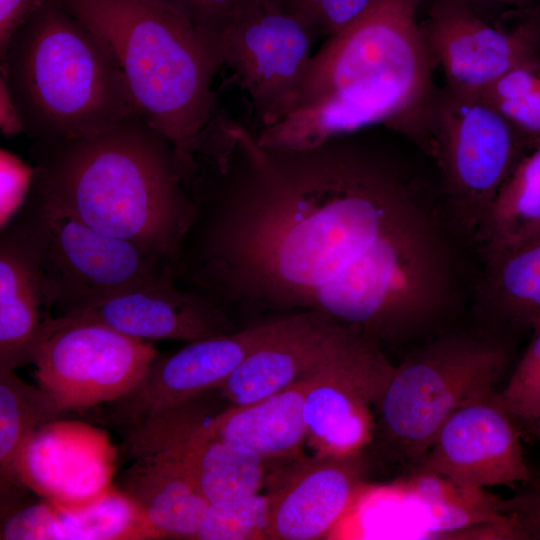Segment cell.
<instances>
[{
    "label": "cell",
    "instance_id": "6da1fadb",
    "mask_svg": "<svg viewBox=\"0 0 540 540\" xmlns=\"http://www.w3.org/2000/svg\"><path fill=\"white\" fill-rule=\"evenodd\" d=\"M377 126L303 150L261 146L234 119L204 171L211 216L198 280L217 296L314 311L398 342L441 310L453 282L426 169Z\"/></svg>",
    "mask_w": 540,
    "mask_h": 540
},
{
    "label": "cell",
    "instance_id": "7a4b0ae2",
    "mask_svg": "<svg viewBox=\"0 0 540 540\" xmlns=\"http://www.w3.org/2000/svg\"><path fill=\"white\" fill-rule=\"evenodd\" d=\"M421 0H373L329 37L295 91L258 120V143L303 150L329 139L384 126L421 148L436 89L417 13Z\"/></svg>",
    "mask_w": 540,
    "mask_h": 540
},
{
    "label": "cell",
    "instance_id": "3957f363",
    "mask_svg": "<svg viewBox=\"0 0 540 540\" xmlns=\"http://www.w3.org/2000/svg\"><path fill=\"white\" fill-rule=\"evenodd\" d=\"M33 152L34 188L174 266L196 208L174 146L138 113L78 138L36 142Z\"/></svg>",
    "mask_w": 540,
    "mask_h": 540
},
{
    "label": "cell",
    "instance_id": "277c9868",
    "mask_svg": "<svg viewBox=\"0 0 540 540\" xmlns=\"http://www.w3.org/2000/svg\"><path fill=\"white\" fill-rule=\"evenodd\" d=\"M60 1L106 47L137 113L177 154L189 150L216 113L219 37L167 0Z\"/></svg>",
    "mask_w": 540,
    "mask_h": 540
},
{
    "label": "cell",
    "instance_id": "5b68a950",
    "mask_svg": "<svg viewBox=\"0 0 540 540\" xmlns=\"http://www.w3.org/2000/svg\"><path fill=\"white\" fill-rule=\"evenodd\" d=\"M0 66V80L35 142L78 138L137 113L106 47L60 0L18 28Z\"/></svg>",
    "mask_w": 540,
    "mask_h": 540
},
{
    "label": "cell",
    "instance_id": "8992f818",
    "mask_svg": "<svg viewBox=\"0 0 540 540\" xmlns=\"http://www.w3.org/2000/svg\"><path fill=\"white\" fill-rule=\"evenodd\" d=\"M510 359V344L495 334L431 340L394 367L377 405L376 432L415 465L452 414L497 392Z\"/></svg>",
    "mask_w": 540,
    "mask_h": 540
},
{
    "label": "cell",
    "instance_id": "52a82bcc",
    "mask_svg": "<svg viewBox=\"0 0 540 540\" xmlns=\"http://www.w3.org/2000/svg\"><path fill=\"white\" fill-rule=\"evenodd\" d=\"M1 229L30 255L44 307L57 315L174 271L167 258L96 230L32 185Z\"/></svg>",
    "mask_w": 540,
    "mask_h": 540
},
{
    "label": "cell",
    "instance_id": "ba28073f",
    "mask_svg": "<svg viewBox=\"0 0 540 540\" xmlns=\"http://www.w3.org/2000/svg\"><path fill=\"white\" fill-rule=\"evenodd\" d=\"M425 151L458 221L475 233L497 192L528 153L508 121L480 95L436 89Z\"/></svg>",
    "mask_w": 540,
    "mask_h": 540
},
{
    "label": "cell",
    "instance_id": "9c48e42d",
    "mask_svg": "<svg viewBox=\"0 0 540 540\" xmlns=\"http://www.w3.org/2000/svg\"><path fill=\"white\" fill-rule=\"evenodd\" d=\"M157 356L152 344L107 326L44 318L32 363L63 411H83L126 394Z\"/></svg>",
    "mask_w": 540,
    "mask_h": 540
},
{
    "label": "cell",
    "instance_id": "30bf717a",
    "mask_svg": "<svg viewBox=\"0 0 540 540\" xmlns=\"http://www.w3.org/2000/svg\"><path fill=\"white\" fill-rule=\"evenodd\" d=\"M492 25L460 0H435L422 25L450 89L481 95L516 65L540 55V9L516 10Z\"/></svg>",
    "mask_w": 540,
    "mask_h": 540
},
{
    "label": "cell",
    "instance_id": "8fae6325",
    "mask_svg": "<svg viewBox=\"0 0 540 540\" xmlns=\"http://www.w3.org/2000/svg\"><path fill=\"white\" fill-rule=\"evenodd\" d=\"M281 322L282 317L191 341L173 354L157 356L133 388L100 405L94 420L125 434L160 410L217 389Z\"/></svg>",
    "mask_w": 540,
    "mask_h": 540
},
{
    "label": "cell",
    "instance_id": "7c38bea8",
    "mask_svg": "<svg viewBox=\"0 0 540 540\" xmlns=\"http://www.w3.org/2000/svg\"><path fill=\"white\" fill-rule=\"evenodd\" d=\"M317 35L288 10L251 0L219 36L224 66L247 94L257 121L297 88Z\"/></svg>",
    "mask_w": 540,
    "mask_h": 540
},
{
    "label": "cell",
    "instance_id": "4fadbf2b",
    "mask_svg": "<svg viewBox=\"0 0 540 540\" xmlns=\"http://www.w3.org/2000/svg\"><path fill=\"white\" fill-rule=\"evenodd\" d=\"M381 344L366 335L341 362L320 374L302 408L306 443L319 456L363 453L376 434V409L394 370Z\"/></svg>",
    "mask_w": 540,
    "mask_h": 540
},
{
    "label": "cell",
    "instance_id": "5bb4252c",
    "mask_svg": "<svg viewBox=\"0 0 540 540\" xmlns=\"http://www.w3.org/2000/svg\"><path fill=\"white\" fill-rule=\"evenodd\" d=\"M194 398L160 410L127 432L133 458L162 455L179 463L210 503L258 493L268 461L244 446L206 436L194 424Z\"/></svg>",
    "mask_w": 540,
    "mask_h": 540
},
{
    "label": "cell",
    "instance_id": "9a60e30c",
    "mask_svg": "<svg viewBox=\"0 0 540 540\" xmlns=\"http://www.w3.org/2000/svg\"><path fill=\"white\" fill-rule=\"evenodd\" d=\"M367 335L314 311L282 317L278 330L217 388L231 406L249 404L328 371Z\"/></svg>",
    "mask_w": 540,
    "mask_h": 540
},
{
    "label": "cell",
    "instance_id": "2e32d148",
    "mask_svg": "<svg viewBox=\"0 0 540 540\" xmlns=\"http://www.w3.org/2000/svg\"><path fill=\"white\" fill-rule=\"evenodd\" d=\"M497 392L452 414L413 469L484 489L529 481L518 424Z\"/></svg>",
    "mask_w": 540,
    "mask_h": 540
},
{
    "label": "cell",
    "instance_id": "e0dca14e",
    "mask_svg": "<svg viewBox=\"0 0 540 540\" xmlns=\"http://www.w3.org/2000/svg\"><path fill=\"white\" fill-rule=\"evenodd\" d=\"M174 271L142 282L68 313L52 323H97L127 336L196 341L233 332L220 305L203 294L178 288Z\"/></svg>",
    "mask_w": 540,
    "mask_h": 540
},
{
    "label": "cell",
    "instance_id": "ac0fdd59",
    "mask_svg": "<svg viewBox=\"0 0 540 540\" xmlns=\"http://www.w3.org/2000/svg\"><path fill=\"white\" fill-rule=\"evenodd\" d=\"M363 453L319 456L303 462L284 485L270 493L266 539L315 540L339 521L365 475Z\"/></svg>",
    "mask_w": 540,
    "mask_h": 540
},
{
    "label": "cell",
    "instance_id": "d6986e66",
    "mask_svg": "<svg viewBox=\"0 0 540 540\" xmlns=\"http://www.w3.org/2000/svg\"><path fill=\"white\" fill-rule=\"evenodd\" d=\"M319 375L261 400L218 412L210 407V390L206 391L194 400V424L202 434L249 448L266 460L295 459L306 444L304 398Z\"/></svg>",
    "mask_w": 540,
    "mask_h": 540
},
{
    "label": "cell",
    "instance_id": "ffe728a7",
    "mask_svg": "<svg viewBox=\"0 0 540 540\" xmlns=\"http://www.w3.org/2000/svg\"><path fill=\"white\" fill-rule=\"evenodd\" d=\"M0 539H158L133 501L108 488L83 506L50 502L25 505L2 519Z\"/></svg>",
    "mask_w": 540,
    "mask_h": 540
},
{
    "label": "cell",
    "instance_id": "44dd1931",
    "mask_svg": "<svg viewBox=\"0 0 540 540\" xmlns=\"http://www.w3.org/2000/svg\"><path fill=\"white\" fill-rule=\"evenodd\" d=\"M120 484L158 539H196L210 502L179 463L162 455L136 456Z\"/></svg>",
    "mask_w": 540,
    "mask_h": 540
},
{
    "label": "cell",
    "instance_id": "7402d4cb",
    "mask_svg": "<svg viewBox=\"0 0 540 540\" xmlns=\"http://www.w3.org/2000/svg\"><path fill=\"white\" fill-rule=\"evenodd\" d=\"M38 271L24 247L8 232L0 239V367L32 363L44 318Z\"/></svg>",
    "mask_w": 540,
    "mask_h": 540
},
{
    "label": "cell",
    "instance_id": "603a6c76",
    "mask_svg": "<svg viewBox=\"0 0 540 540\" xmlns=\"http://www.w3.org/2000/svg\"><path fill=\"white\" fill-rule=\"evenodd\" d=\"M64 411L43 389L25 382L15 369L0 367V495L1 518L20 508L26 485L18 473L29 441L44 424Z\"/></svg>",
    "mask_w": 540,
    "mask_h": 540
},
{
    "label": "cell",
    "instance_id": "cb8c5ba5",
    "mask_svg": "<svg viewBox=\"0 0 540 540\" xmlns=\"http://www.w3.org/2000/svg\"><path fill=\"white\" fill-rule=\"evenodd\" d=\"M482 299L506 324L540 327V229L516 245L486 258Z\"/></svg>",
    "mask_w": 540,
    "mask_h": 540
},
{
    "label": "cell",
    "instance_id": "d4e9b609",
    "mask_svg": "<svg viewBox=\"0 0 540 540\" xmlns=\"http://www.w3.org/2000/svg\"><path fill=\"white\" fill-rule=\"evenodd\" d=\"M540 229V145L513 168L485 213L476 236L485 259Z\"/></svg>",
    "mask_w": 540,
    "mask_h": 540
},
{
    "label": "cell",
    "instance_id": "484cf974",
    "mask_svg": "<svg viewBox=\"0 0 540 540\" xmlns=\"http://www.w3.org/2000/svg\"><path fill=\"white\" fill-rule=\"evenodd\" d=\"M406 480L405 490L425 508L437 536L455 537L471 528L507 519L501 510L502 499L484 488L417 469Z\"/></svg>",
    "mask_w": 540,
    "mask_h": 540
},
{
    "label": "cell",
    "instance_id": "4316f807",
    "mask_svg": "<svg viewBox=\"0 0 540 540\" xmlns=\"http://www.w3.org/2000/svg\"><path fill=\"white\" fill-rule=\"evenodd\" d=\"M480 96L515 129L528 152L540 145V55L507 71Z\"/></svg>",
    "mask_w": 540,
    "mask_h": 540
},
{
    "label": "cell",
    "instance_id": "83f0119b",
    "mask_svg": "<svg viewBox=\"0 0 540 540\" xmlns=\"http://www.w3.org/2000/svg\"><path fill=\"white\" fill-rule=\"evenodd\" d=\"M271 496L258 493L210 503L197 540L266 539Z\"/></svg>",
    "mask_w": 540,
    "mask_h": 540
},
{
    "label": "cell",
    "instance_id": "f1b7e54d",
    "mask_svg": "<svg viewBox=\"0 0 540 540\" xmlns=\"http://www.w3.org/2000/svg\"><path fill=\"white\" fill-rule=\"evenodd\" d=\"M497 397L518 426L537 434L540 429V327L533 331L529 345Z\"/></svg>",
    "mask_w": 540,
    "mask_h": 540
},
{
    "label": "cell",
    "instance_id": "f546056e",
    "mask_svg": "<svg viewBox=\"0 0 540 540\" xmlns=\"http://www.w3.org/2000/svg\"><path fill=\"white\" fill-rule=\"evenodd\" d=\"M373 0H290L288 11L307 23L317 37L326 39L361 16Z\"/></svg>",
    "mask_w": 540,
    "mask_h": 540
},
{
    "label": "cell",
    "instance_id": "4dcf8cb0",
    "mask_svg": "<svg viewBox=\"0 0 540 540\" xmlns=\"http://www.w3.org/2000/svg\"><path fill=\"white\" fill-rule=\"evenodd\" d=\"M35 169L11 152H0V225L13 218L24 203L32 185Z\"/></svg>",
    "mask_w": 540,
    "mask_h": 540
},
{
    "label": "cell",
    "instance_id": "1f68e13d",
    "mask_svg": "<svg viewBox=\"0 0 540 540\" xmlns=\"http://www.w3.org/2000/svg\"><path fill=\"white\" fill-rule=\"evenodd\" d=\"M201 29L220 36L251 0H167Z\"/></svg>",
    "mask_w": 540,
    "mask_h": 540
},
{
    "label": "cell",
    "instance_id": "d6a6232c",
    "mask_svg": "<svg viewBox=\"0 0 540 540\" xmlns=\"http://www.w3.org/2000/svg\"><path fill=\"white\" fill-rule=\"evenodd\" d=\"M524 488L501 500V510L515 525L520 540H540V476L531 477Z\"/></svg>",
    "mask_w": 540,
    "mask_h": 540
},
{
    "label": "cell",
    "instance_id": "836d02e7",
    "mask_svg": "<svg viewBox=\"0 0 540 540\" xmlns=\"http://www.w3.org/2000/svg\"><path fill=\"white\" fill-rule=\"evenodd\" d=\"M51 0H0V56L13 34Z\"/></svg>",
    "mask_w": 540,
    "mask_h": 540
},
{
    "label": "cell",
    "instance_id": "e575fe53",
    "mask_svg": "<svg viewBox=\"0 0 540 540\" xmlns=\"http://www.w3.org/2000/svg\"><path fill=\"white\" fill-rule=\"evenodd\" d=\"M0 126L2 133L7 137L24 132L19 112L2 80H0Z\"/></svg>",
    "mask_w": 540,
    "mask_h": 540
},
{
    "label": "cell",
    "instance_id": "d590c367",
    "mask_svg": "<svg viewBox=\"0 0 540 540\" xmlns=\"http://www.w3.org/2000/svg\"><path fill=\"white\" fill-rule=\"evenodd\" d=\"M471 8L476 4L509 7L511 10L540 9V0H460Z\"/></svg>",
    "mask_w": 540,
    "mask_h": 540
},
{
    "label": "cell",
    "instance_id": "8d00e7d4",
    "mask_svg": "<svg viewBox=\"0 0 540 540\" xmlns=\"http://www.w3.org/2000/svg\"><path fill=\"white\" fill-rule=\"evenodd\" d=\"M262 6L274 10H288L290 0H257Z\"/></svg>",
    "mask_w": 540,
    "mask_h": 540
},
{
    "label": "cell",
    "instance_id": "74e56055",
    "mask_svg": "<svg viewBox=\"0 0 540 540\" xmlns=\"http://www.w3.org/2000/svg\"><path fill=\"white\" fill-rule=\"evenodd\" d=\"M536 435H538V436L540 437V429H539V431L537 432V434H536Z\"/></svg>",
    "mask_w": 540,
    "mask_h": 540
}]
</instances>
